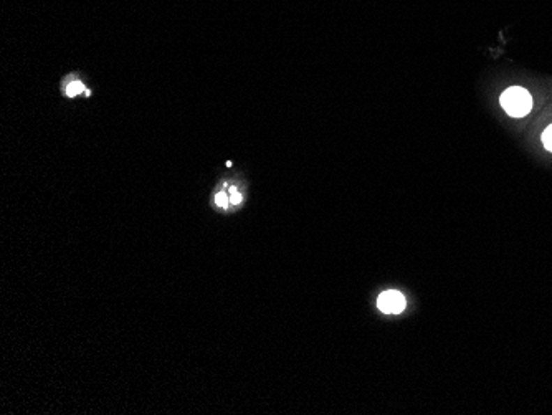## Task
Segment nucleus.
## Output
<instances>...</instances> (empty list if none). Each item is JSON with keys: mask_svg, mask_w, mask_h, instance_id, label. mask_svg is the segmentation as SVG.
Masks as SVG:
<instances>
[{"mask_svg": "<svg viewBox=\"0 0 552 415\" xmlns=\"http://www.w3.org/2000/svg\"><path fill=\"white\" fill-rule=\"evenodd\" d=\"M215 202H217L218 207L227 209L228 205H230V195H228V192H225V190L218 192L217 197H215Z\"/></svg>", "mask_w": 552, "mask_h": 415, "instance_id": "obj_4", "label": "nucleus"}, {"mask_svg": "<svg viewBox=\"0 0 552 415\" xmlns=\"http://www.w3.org/2000/svg\"><path fill=\"white\" fill-rule=\"evenodd\" d=\"M377 305L385 315H398L405 310V298L398 292H385L380 294Z\"/></svg>", "mask_w": 552, "mask_h": 415, "instance_id": "obj_2", "label": "nucleus"}, {"mask_svg": "<svg viewBox=\"0 0 552 415\" xmlns=\"http://www.w3.org/2000/svg\"><path fill=\"white\" fill-rule=\"evenodd\" d=\"M228 195H230V204L237 205L241 202V195L239 194V190H237V187H230V189H228Z\"/></svg>", "mask_w": 552, "mask_h": 415, "instance_id": "obj_6", "label": "nucleus"}, {"mask_svg": "<svg viewBox=\"0 0 552 415\" xmlns=\"http://www.w3.org/2000/svg\"><path fill=\"white\" fill-rule=\"evenodd\" d=\"M501 106L513 118H524L532 108V98L528 90L521 86L508 88L501 95Z\"/></svg>", "mask_w": 552, "mask_h": 415, "instance_id": "obj_1", "label": "nucleus"}, {"mask_svg": "<svg viewBox=\"0 0 552 415\" xmlns=\"http://www.w3.org/2000/svg\"><path fill=\"white\" fill-rule=\"evenodd\" d=\"M65 93H66V96H70V98H75V96L82 95V93H87V96L91 95V91L87 90V88H84L83 82H80V80H71V82L66 84Z\"/></svg>", "mask_w": 552, "mask_h": 415, "instance_id": "obj_3", "label": "nucleus"}, {"mask_svg": "<svg viewBox=\"0 0 552 415\" xmlns=\"http://www.w3.org/2000/svg\"><path fill=\"white\" fill-rule=\"evenodd\" d=\"M542 144L547 151H551L552 153V124L551 126H547V129L544 133H542Z\"/></svg>", "mask_w": 552, "mask_h": 415, "instance_id": "obj_5", "label": "nucleus"}]
</instances>
